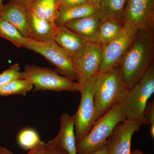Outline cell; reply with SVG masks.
<instances>
[{"label":"cell","instance_id":"cell-33","mask_svg":"<svg viewBox=\"0 0 154 154\" xmlns=\"http://www.w3.org/2000/svg\"><path fill=\"white\" fill-rule=\"evenodd\" d=\"M143 152L139 150L135 149L133 151L131 152L130 154H142Z\"/></svg>","mask_w":154,"mask_h":154},{"label":"cell","instance_id":"cell-16","mask_svg":"<svg viewBox=\"0 0 154 154\" xmlns=\"http://www.w3.org/2000/svg\"><path fill=\"white\" fill-rule=\"evenodd\" d=\"M26 11L19 4L10 0L8 3L4 5L0 16L14 25L22 36L30 38Z\"/></svg>","mask_w":154,"mask_h":154},{"label":"cell","instance_id":"cell-25","mask_svg":"<svg viewBox=\"0 0 154 154\" xmlns=\"http://www.w3.org/2000/svg\"><path fill=\"white\" fill-rule=\"evenodd\" d=\"M144 116L148 123L151 125L150 134L153 138L154 137V102H148L147 103L144 111Z\"/></svg>","mask_w":154,"mask_h":154},{"label":"cell","instance_id":"cell-26","mask_svg":"<svg viewBox=\"0 0 154 154\" xmlns=\"http://www.w3.org/2000/svg\"><path fill=\"white\" fill-rule=\"evenodd\" d=\"M59 9L90 3V0H56Z\"/></svg>","mask_w":154,"mask_h":154},{"label":"cell","instance_id":"cell-24","mask_svg":"<svg viewBox=\"0 0 154 154\" xmlns=\"http://www.w3.org/2000/svg\"><path fill=\"white\" fill-rule=\"evenodd\" d=\"M18 79H22V72L19 64L16 63L0 74V86Z\"/></svg>","mask_w":154,"mask_h":154},{"label":"cell","instance_id":"cell-27","mask_svg":"<svg viewBox=\"0 0 154 154\" xmlns=\"http://www.w3.org/2000/svg\"><path fill=\"white\" fill-rule=\"evenodd\" d=\"M45 146L48 154H68L60 147L50 140L45 143Z\"/></svg>","mask_w":154,"mask_h":154},{"label":"cell","instance_id":"cell-36","mask_svg":"<svg viewBox=\"0 0 154 154\" xmlns=\"http://www.w3.org/2000/svg\"><path fill=\"white\" fill-rule=\"evenodd\" d=\"M3 1V2H4V1H7V0H2Z\"/></svg>","mask_w":154,"mask_h":154},{"label":"cell","instance_id":"cell-30","mask_svg":"<svg viewBox=\"0 0 154 154\" xmlns=\"http://www.w3.org/2000/svg\"><path fill=\"white\" fill-rule=\"evenodd\" d=\"M93 154H109V152L107 145L105 144Z\"/></svg>","mask_w":154,"mask_h":154},{"label":"cell","instance_id":"cell-10","mask_svg":"<svg viewBox=\"0 0 154 154\" xmlns=\"http://www.w3.org/2000/svg\"><path fill=\"white\" fill-rule=\"evenodd\" d=\"M77 69L80 87L95 76L102 63V49L96 43L88 42L82 52L74 60Z\"/></svg>","mask_w":154,"mask_h":154},{"label":"cell","instance_id":"cell-18","mask_svg":"<svg viewBox=\"0 0 154 154\" xmlns=\"http://www.w3.org/2000/svg\"><path fill=\"white\" fill-rule=\"evenodd\" d=\"M27 11L40 19L54 23L59 13L56 0H36Z\"/></svg>","mask_w":154,"mask_h":154},{"label":"cell","instance_id":"cell-20","mask_svg":"<svg viewBox=\"0 0 154 154\" xmlns=\"http://www.w3.org/2000/svg\"><path fill=\"white\" fill-rule=\"evenodd\" d=\"M124 24L111 18H102L99 27V39L96 43L102 46L116 38L121 32Z\"/></svg>","mask_w":154,"mask_h":154},{"label":"cell","instance_id":"cell-15","mask_svg":"<svg viewBox=\"0 0 154 154\" xmlns=\"http://www.w3.org/2000/svg\"><path fill=\"white\" fill-rule=\"evenodd\" d=\"M26 15L30 39L40 42L54 41L58 28L55 23L40 19L29 11Z\"/></svg>","mask_w":154,"mask_h":154},{"label":"cell","instance_id":"cell-28","mask_svg":"<svg viewBox=\"0 0 154 154\" xmlns=\"http://www.w3.org/2000/svg\"><path fill=\"white\" fill-rule=\"evenodd\" d=\"M33 149V154H48L45 143L42 141Z\"/></svg>","mask_w":154,"mask_h":154},{"label":"cell","instance_id":"cell-4","mask_svg":"<svg viewBox=\"0 0 154 154\" xmlns=\"http://www.w3.org/2000/svg\"><path fill=\"white\" fill-rule=\"evenodd\" d=\"M154 93V64L152 63L141 79L129 90L119 103L126 119L138 120L147 124L144 111Z\"/></svg>","mask_w":154,"mask_h":154},{"label":"cell","instance_id":"cell-32","mask_svg":"<svg viewBox=\"0 0 154 154\" xmlns=\"http://www.w3.org/2000/svg\"><path fill=\"white\" fill-rule=\"evenodd\" d=\"M101 1V0H90V2L93 4L94 6H96V8H98L99 9Z\"/></svg>","mask_w":154,"mask_h":154},{"label":"cell","instance_id":"cell-7","mask_svg":"<svg viewBox=\"0 0 154 154\" xmlns=\"http://www.w3.org/2000/svg\"><path fill=\"white\" fill-rule=\"evenodd\" d=\"M138 30L134 26L124 23L116 38L102 45V63L99 72H107L118 66Z\"/></svg>","mask_w":154,"mask_h":154},{"label":"cell","instance_id":"cell-3","mask_svg":"<svg viewBox=\"0 0 154 154\" xmlns=\"http://www.w3.org/2000/svg\"><path fill=\"white\" fill-rule=\"evenodd\" d=\"M126 119L119 103L97 120L88 133L77 143V154H93L97 151L106 144L116 125Z\"/></svg>","mask_w":154,"mask_h":154},{"label":"cell","instance_id":"cell-17","mask_svg":"<svg viewBox=\"0 0 154 154\" xmlns=\"http://www.w3.org/2000/svg\"><path fill=\"white\" fill-rule=\"evenodd\" d=\"M98 13V8L91 3L69 8L59 9L58 15L54 23L57 27L64 26L68 22L89 17Z\"/></svg>","mask_w":154,"mask_h":154},{"label":"cell","instance_id":"cell-34","mask_svg":"<svg viewBox=\"0 0 154 154\" xmlns=\"http://www.w3.org/2000/svg\"><path fill=\"white\" fill-rule=\"evenodd\" d=\"M3 6H4V4H3L2 0H0V12L2 9Z\"/></svg>","mask_w":154,"mask_h":154},{"label":"cell","instance_id":"cell-14","mask_svg":"<svg viewBox=\"0 0 154 154\" xmlns=\"http://www.w3.org/2000/svg\"><path fill=\"white\" fill-rule=\"evenodd\" d=\"M102 18L98 13L92 16L76 19L64 26L83 37L90 43H97Z\"/></svg>","mask_w":154,"mask_h":154},{"label":"cell","instance_id":"cell-6","mask_svg":"<svg viewBox=\"0 0 154 154\" xmlns=\"http://www.w3.org/2000/svg\"><path fill=\"white\" fill-rule=\"evenodd\" d=\"M25 48L41 54L60 75L78 81V71L74 62L54 41L40 42L28 38Z\"/></svg>","mask_w":154,"mask_h":154},{"label":"cell","instance_id":"cell-13","mask_svg":"<svg viewBox=\"0 0 154 154\" xmlns=\"http://www.w3.org/2000/svg\"><path fill=\"white\" fill-rule=\"evenodd\" d=\"M54 41L74 60L88 43L83 37L65 26L58 27Z\"/></svg>","mask_w":154,"mask_h":154},{"label":"cell","instance_id":"cell-2","mask_svg":"<svg viewBox=\"0 0 154 154\" xmlns=\"http://www.w3.org/2000/svg\"><path fill=\"white\" fill-rule=\"evenodd\" d=\"M129 91L122 80L119 65L110 72L98 73L94 94L95 122L122 101Z\"/></svg>","mask_w":154,"mask_h":154},{"label":"cell","instance_id":"cell-12","mask_svg":"<svg viewBox=\"0 0 154 154\" xmlns=\"http://www.w3.org/2000/svg\"><path fill=\"white\" fill-rule=\"evenodd\" d=\"M49 140L68 154H77L74 115L66 113L61 115L59 131L55 137Z\"/></svg>","mask_w":154,"mask_h":154},{"label":"cell","instance_id":"cell-29","mask_svg":"<svg viewBox=\"0 0 154 154\" xmlns=\"http://www.w3.org/2000/svg\"><path fill=\"white\" fill-rule=\"evenodd\" d=\"M14 1L22 6L26 10L30 8V6L33 4L36 0H12Z\"/></svg>","mask_w":154,"mask_h":154},{"label":"cell","instance_id":"cell-9","mask_svg":"<svg viewBox=\"0 0 154 154\" xmlns=\"http://www.w3.org/2000/svg\"><path fill=\"white\" fill-rule=\"evenodd\" d=\"M123 23L139 30H154V0H127Z\"/></svg>","mask_w":154,"mask_h":154},{"label":"cell","instance_id":"cell-21","mask_svg":"<svg viewBox=\"0 0 154 154\" xmlns=\"http://www.w3.org/2000/svg\"><path fill=\"white\" fill-rule=\"evenodd\" d=\"M0 37L9 40L19 48H25L28 38L22 36L14 25L1 16Z\"/></svg>","mask_w":154,"mask_h":154},{"label":"cell","instance_id":"cell-5","mask_svg":"<svg viewBox=\"0 0 154 154\" xmlns=\"http://www.w3.org/2000/svg\"><path fill=\"white\" fill-rule=\"evenodd\" d=\"M22 79L30 81L33 92L49 91L79 92L80 86L77 82L58 73L54 69L44 67L35 64L26 65L22 72Z\"/></svg>","mask_w":154,"mask_h":154},{"label":"cell","instance_id":"cell-8","mask_svg":"<svg viewBox=\"0 0 154 154\" xmlns=\"http://www.w3.org/2000/svg\"><path fill=\"white\" fill-rule=\"evenodd\" d=\"M96 77L80 87L81 100L74 115L76 144L88 133L95 122L94 94Z\"/></svg>","mask_w":154,"mask_h":154},{"label":"cell","instance_id":"cell-1","mask_svg":"<svg viewBox=\"0 0 154 154\" xmlns=\"http://www.w3.org/2000/svg\"><path fill=\"white\" fill-rule=\"evenodd\" d=\"M154 30H139L119 66L122 77L129 90L142 78L153 63Z\"/></svg>","mask_w":154,"mask_h":154},{"label":"cell","instance_id":"cell-11","mask_svg":"<svg viewBox=\"0 0 154 154\" xmlns=\"http://www.w3.org/2000/svg\"><path fill=\"white\" fill-rule=\"evenodd\" d=\"M143 125L140 121L128 119L119 123L106 141L109 154H130L133 135Z\"/></svg>","mask_w":154,"mask_h":154},{"label":"cell","instance_id":"cell-22","mask_svg":"<svg viewBox=\"0 0 154 154\" xmlns=\"http://www.w3.org/2000/svg\"><path fill=\"white\" fill-rule=\"evenodd\" d=\"M33 89V85L30 81L26 79H18L0 86V96L13 95L25 96Z\"/></svg>","mask_w":154,"mask_h":154},{"label":"cell","instance_id":"cell-35","mask_svg":"<svg viewBox=\"0 0 154 154\" xmlns=\"http://www.w3.org/2000/svg\"><path fill=\"white\" fill-rule=\"evenodd\" d=\"M25 154H33V149L30 150H29V152H28Z\"/></svg>","mask_w":154,"mask_h":154},{"label":"cell","instance_id":"cell-31","mask_svg":"<svg viewBox=\"0 0 154 154\" xmlns=\"http://www.w3.org/2000/svg\"><path fill=\"white\" fill-rule=\"evenodd\" d=\"M0 154H14L9 149L0 146Z\"/></svg>","mask_w":154,"mask_h":154},{"label":"cell","instance_id":"cell-23","mask_svg":"<svg viewBox=\"0 0 154 154\" xmlns=\"http://www.w3.org/2000/svg\"><path fill=\"white\" fill-rule=\"evenodd\" d=\"M42 141L38 132L31 128H26L19 132L17 142L20 147L24 149H33Z\"/></svg>","mask_w":154,"mask_h":154},{"label":"cell","instance_id":"cell-19","mask_svg":"<svg viewBox=\"0 0 154 154\" xmlns=\"http://www.w3.org/2000/svg\"><path fill=\"white\" fill-rule=\"evenodd\" d=\"M126 2L127 0H101L98 14L101 18H111L123 23Z\"/></svg>","mask_w":154,"mask_h":154},{"label":"cell","instance_id":"cell-37","mask_svg":"<svg viewBox=\"0 0 154 154\" xmlns=\"http://www.w3.org/2000/svg\"><path fill=\"white\" fill-rule=\"evenodd\" d=\"M144 154V153H143V154Z\"/></svg>","mask_w":154,"mask_h":154}]
</instances>
